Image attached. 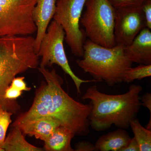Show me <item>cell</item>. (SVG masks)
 I'll list each match as a JSON object with an SVG mask.
<instances>
[{"instance_id": "6da1fadb", "label": "cell", "mask_w": 151, "mask_h": 151, "mask_svg": "<svg viewBox=\"0 0 151 151\" xmlns=\"http://www.w3.org/2000/svg\"><path fill=\"white\" fill-rule=\"evenodd\" d=\"M46 82L37 89L29 110L22 114L13 124V127L27 121L43 117H50L59 121L61 126L79 136L90 133L89 117L91 104H84L70 97L62 87V78L53 68L38 67Z\"/></svg>"}, {"instance_id": "7a4b0ae2", "label": "cell", "mask_w": 151, "mask_h": 151, "mask_svg": "<svg viewBox=\"0 0 151 151\" xmlns=\"http://www.w3.org/2000/svg\"><path fill=\"white\" fill-rule=\"evenodd\" d=\"M142 90L140 85L133 84L124 94L110 95L100 92L96 85L90 86L82 97V100H90L92 105L89 117L90 127L97 132L107 130L113 125L128 129L139 111V94Z\"/></svg>"}, {"instance_id": "3957f363", "label": "cell", "mask_w": 151, "mask_h": 151, "mask_svg": "<svg viewBox=\"0 0 151 151\" xmlns=\"http://www.w3.org/2000/svg\"><path fill=\"white\" fill-rule=\"evenodd\" d=\"M35 40L31 35L0 37V108L13 113L18 111L19 105L16 100H6L5 93L16 76L37 68L39 57Z\"/></svg>"}, {"instance_id": "277c9868", "label": "cell", "mask_w": 151, "mask_h": 151, "mask_svg": "<svg viewBox=\"0 0 151 151\" xmlns=\"http://www.w3.org/2000/svg\"><path fill=\"white\" fill-rule=\"evenodd\" d=\"M125 46L117 44L106 47L85 40L83 58L76 63L85 73L97 82H105L110 86L123 82L124 72L132 67V63L124 52Z\"/></svg>"}, {"instance_id": "5b68a950", "label": "cell", "mask_w": 151, "mask_h": 151, "mask_svg": "<svg viewBox=\"0 0 151 151\" xmlns=\"http://www.w3.org/2000/svg\"><path fill=\"white\" fill-rule=\"evenodd\" d=\"M80 22L89 40L106 47L116 45L114 37L116 9L109 0H87Z\"/></svg>"}, {"instance_id": "8992f818", "label": "cell", "mask_w": 151, "mask_h": 151, "mask_svg": "<svg viewBox=\"0 0 151 151\" xmlns=\"http://www.w3.org/2000/svg\"><path fill=\"white\" fill-rule=\"evenodd\" d=\"M37 1L0 0V37L37 32L33 13Z\"/></svg>"}, {"instance_id": "52a82bcc", "label": "cell", "mask_w": 151, "mask_h": 151, "mask_svg": "<svg viewBox=\"0 0 151 151\" xmlns=\"http://www.w3.org/2000/svg\"><path fill=\"white\" fill-rule=\"evenodd\" d=\"M65 37V33L63 28L59 24L53 20L49 24L37 52L39 57H41L40 67H51L54 64L60 66L73 80L78 93L81 94L80 87L81 84L97 81L94 79H81L73 73L68 63L64 50L63 41Z\"/></svg>"}, {"instance_id": "ba28073f", "label": "cell", "mask_w": 151, "mask_h": 151, "mask_svg": "<svg viewBox=\"0 0 151 151\" xmlns=\"http://www.w3.org/2000/svg\"><path fill=\"white\" fill-rule=\"evenodd\" d=\"M87 0H58L53 20L61 26L65 33V40L76 56L84 54L86 36L80 28L79 22Z\"/></svg>"}, {"instance_id": "9c48e42d", "label": "cell", "mask_w": 151, "mask_h": 151, "mask_svg": "<svg viewBox=\"0 0 151 151\" xmlns=\"http://www.w3.org/2000/svg\"><path fill=\"white\" fill-rule=\"evenodd\" d=\"M146 27L142 6L138 8L116 9L114 37L116 44L128 46Z\"/></svg>"}, {"instance_id": "30bf717a", "label": "cell", "mask_w": 151, "mask_h": 151, "mask_svg": "<svg viewBox=\"0 0 151 151\" xmlns=\"http://www.w3.org/2000/svg\"><path fill=\"white\" fill-rule=\"evenodd\" d=\"M124 52L131 62L151 65V32L145 28L139 33L131 44L124 47Z\"/></svg>"}, {"instance_id": "8fae6325", "label": "cell", "mask_w": 151, "mask_h": 151, "mask_svg": "<svg viewBox=\"0 0 151 151\" xmlns=\"http://www.w3.org/2000/svg\"><path fill=\"white\" fill-rule=\"evenodd\" d=\"M56 7V0H37L34 9L33 18L37 30L35 47L37 53L42 40L53 18Z\"/></svg>"}, {"instance_id": "7c38bea8", "label": "cell", "mask_w": 151, "mask_h": 151, "mask_svg": "<svg viewBox=\"0 0 151 151\" xmlns=\"http://www.w3.org/2000/svg\"><path fill=\"white\" fill-rule=\"evenodd\" d=\"M60 126V123L56 119L50 117H43L27 121L13 127L19 128L24 134L34 136L36 139L44 142Z\"/></svg>"}, {"instance_id": "4fadbf2b", "label": "cell", "mask_w": 151, "mask_h": 151, "mask_svg": "<svg viewBox=\"0 0 151 151\" xmlns=\"http://www.w3.org/2000/svg\"><path fill=\"white\" fill-rule=\"evenodd\" d=\"M131 139L126 130L119 128L114 132L102 135L94 145L98 151H120L127 145Z\"/></svg>"}, {"instance_id": "5bb4252c", "label": "cell", "mask_w": 151, "mask_h": 151, "mask_svg": "<svg viewBox=\"0 0 151 151\" xmlns=\"http://www.w3.org/2000/svg\"><path fill=\"white\" fill-rule=\"evenodd\" d=\"M75 135L66 127L59 126L44 141V150L48 151H74L71 147L70 142Z\"/></svg>"}, {"instance_id": "9a60e30c", "label": "cell", "mask_w": 151, "mask_h": 151, "mask_svg": "<svg viewBox=\"0 0 151 151\" xmlns=\"http://www.w3.org/2000/svg\"><path fill=\"white\" fill-rule=\"evenodd\" d=\"M6 138L1 148L6 151H42L43 149L29 144L19 128L14 127Z\"/></svg>"}, {"instance_id": "2e32d148", "label": "cell", "mask_w": 151, "mask_h": 151, "mask_svg": "<svg viewBox=\"0 0 151 151\" xmlns=\"http://www.w3.org/2000/svg\"><path fill=\"white\" fill-rule=\"evenodd\" d=\"M130 127L134 133L135 139L139 147L140 151H151V130L142 126L137 119L130 122Z\"/></svg>"}, {"instance_id": "e0dca14e", "label": "cell", "mask_w": 151, "mask_h": 151, "mask_svg": "<svg viewBox=\"0 0 151 151\" xmlns=\"http://www.w3.org/2000/svg\"><path fill=\"white\" fill-rule=\"evenodd\" d=\"M151 76V65L139 64L137 67H131L124 72L123 82L129 83L135 80H141Z\"/></svg>"}, {"instance_id": "ac0fdd59", "label": "cell", "mask_w": 151, "mask_h": 151, "mask_svg": "<svg viewBox=\"0 0 151 151\" xmlns=\"http://www.w3.org/2000/svg\"><path fill=\"white\" fill-rule=\"evenodd\" d=\"M13 113L0 108V148H1L6 139L7 130L12 122L11 116Z\"/></svg>"}, {"instance_id": "d6986e66", "label": "cell", "mask_w": 151, "mask_h": 151, "mask_svg": "<svg viewBox=\"0 0 151 151\" xmlns=\"http://www.w3.org/2000/svg\"><path fill=\"white\" fill-rule=\"evenodd\" d=\"M116 9L138 8L142 6L145 0H109Z\"/></svg>"}, {"instance_id": "ffe728a7", "label": "cell", "mask_w": 151, "mask_h": 151, "mask_svg": "<svg viewBox=\"0 0 151 151\" xmlns=\"http://www.w3.org/2000/svg\"><path fill=\"white\" fill-rule=\"evenodd\" d=\"M145 19L146 28L151 29V0H145L142 6Z\"/></svg>"}, {"instance_id": "44dd1931", "label": "cell", "mask_w": 151, "mask_h": 151, "mask_svg": "<svg viewBox=\"0 0 151 151\" xmlns=\"http://www.w3.org/2000/svg\"><path fill=\"white\" fill-rule=\"evenodd\" d=\"M24 77H15L13 79L10 86L20 91H29L31 88L27 87L24 81Z\"/></svg>"}, {"instance_id": "7402d4cb", "label": "cell", "mask_w": 151, "mask_h": 151, "mask_svg": "<svg viewBox=\"0 0 151 151\" xmlns=\"http://www.w3.org/2000/svg\"><path fill=\"white\" fill-rule=\"evenodd\" d=\"M22 91H20L10 85L6 90L4 94L5 98L8 101H14L22 95Z\"/></svg>"}, {"instance_id": "603a6c76", "label": "cell", "mask_w": 151, "mask_h": 151, "mask_svg": "<svg viewBox=\"0 0 151 151\" xmlns=\"http://www.w3.org/2000/svg\"><path fill=\"white\" fill-rule=\"evenodd\" d=\"M74 151H97L95 145L87 141L79 142L75 145Z\"/></svg>"}, {"instance_id": "cb8c5ba5", "label": "cell", "mask_w": 151, "mask_h": 151, "mask_svg": "<svg viewBox=\"0 0 151 151\" xmlns=\"http://www.w3.org/2000/svg\"><path fill=\"white\" fill-rule=\"evenodd\" d=\"M141 106H143L148 109L150 113V118L148 123L149 124L151 123V94L150 93L147 92L143 94L142 97H140Z\"/></svg>"}, {"instance_id": "d4e9b609", "label": "cell", "mask_w": 151, "mask_h": 151, "mask_svg": "<svg viewBox=\"0 0 151 151\" xmlns=\"http://www.w3.org/2000/svg\"><path fill=\"white\" fill-rule=\"evenodd\" d=\"M120 151H140L139 147L134 137L131 138L127 145Z\"/></svg>"}, {"instance_id": "484cf974", "label": "cell", "mask_w": 151, "mask_h": 151, "mask_svg": "<svg viewBox=\"0 0 151 151\" xmlns=\"http://www.w3.org/2000/svg\"><path fill=\"white\" fill-rule=\"evenodd\" d=\"M0 151H4V150H3V149L1 148H0Z\"/></svg>"}]
</instances>
